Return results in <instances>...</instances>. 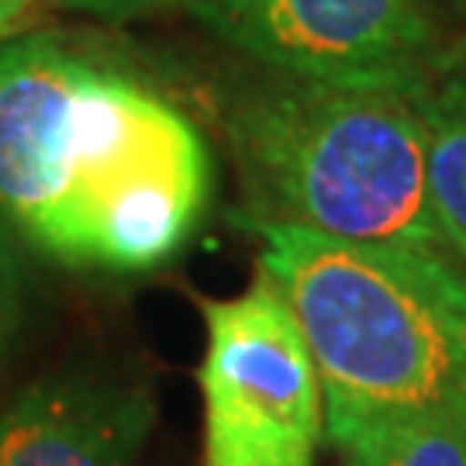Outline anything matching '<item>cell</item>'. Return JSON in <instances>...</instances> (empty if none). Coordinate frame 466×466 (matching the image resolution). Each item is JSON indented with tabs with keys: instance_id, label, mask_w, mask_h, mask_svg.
<instances>
[{
	"instance_id": "cell-1",
	"label": "cell",
	"mask_w": 466,
	"mask_h": 466,
	"mask_svg": "<svg viewBox=\"0 0 466 466\" xmlns=\"http://www.w3.org/2000/svg\"><path fill=\"white\" fill-rule=\"evenodd\" d=\"M198 125L135 73L49 35L0 46V218L69 267L180 256L211 204Z\"/></svg>"
},
{
	"instance_id": "cell-2",
	"label": "cell",
	"mask_w": 466,
	"mask_h": 466,
	"mask_svg": "<svg viewBox=\"0 0 466 466\" xmlns=\"http://www.w3.org/2000/svg\"><path fill=\"white\" fill-rule=\"evenodd\" d=\"M246 225L311 350L335 450L415 418H466V263L415 246Z\"/></svg>"
},
{
	"instance_id": "cell-3",
	"label": "cell",
	"mask_w": 466,
	"mask_h": 466,
	"mask_svg": "<svg viewBox=\"0 0 466 466\" xmlns=\"http://www.w3.org/2000/svg\"><path fill=\"white\" fill-rule=\"evenodd\" d=\"M425 80L329 84L267 73L238 86L221 128L249 208L242 221L460 259L429 198L418 115Z\"/></svg>"
},
{
	"instance_id": "cell-4",
	"label": "cell",
	"mask_w": 466,
	"mask_h": 466,
	"mask_svg": "<svg viewBox=\"0 0 466 466\" xmlns=\"http://www.w3.org/2000/svg\"><path fill=\"white\" fill-rule=\"evenodd\" d=\"M204 463L315 466L325 398L280 287L263 267L225 300H204Z\"/></svg>"
},
{
	"instance_id": "cell-5",
	"label": "cell",
	"mask_w": 466,
	"mask_h": 466,
	"mask_svg": "<svg viewBox=\"0 0 466 466\" xmlns=\"http://www.w3.org/2000/svg\"><path fill=\"white\" fill-rule=\"evenodd\" d=\"M208 32L269 73L329 84H418L432 73L429 0H194Z\"/></svg>"
},
{
	"instance_id": "cell-6",
	"label": "cell",
	"mask_w": 466,
	"mask_h": 466,
	"mask_svg": "<svg viewBox=\"0 0 466 466\" xmlns=\"http://www.w3.org/2000/svg\"><path fill=\"white\" fill-rule=\"evenodd\" d=\"M152 421L146 387L59 373L21 390L0 415V466H138Z\"/></svg>"
},
{
	"instance_id": "cell-7",
	"label": "cell",
	"mask_w": 466,
	"mask_h": 466,
	"mask_svg": "<svg viewBox=\"0 0 466 466\" xmlns=\"http://www.w3.org/2000/svg\"><path fill=\"white\" fill-rule=\"evenodd\" d=\"M418 115L425 125L429 198L435 218L466 263V84L432 73L418 86Z\"/></svg>"
},
{
	"instance_id": "cell-8",
	"label": "cell",
	"mask_w": 466,
	"mask_h": 466,
	"mask_svg": "<svg viewBox=\"0 0 466 466\" xmlns=\"http://www.w3.org/2000/svg\"><path fill=\"white\" fill-rule=\"evenodd\" d=\"M342 466H466V418L429 415L367 432L342 450Z\"/></svg>"
},
{
	"instance_id": "cell-9",
	"label": "cell",
	"mask_w": 466,
	"mask_h": 466,
	"mask_svg": "<svg viewBox=\"0 0 466 466\" xmlns=\"http://www.w3.org/2000/svg\"><path fill=\"white\" fill-rule=\"evenodd\" d=\"M63 7L84 11V15L111 17V21H125V17H142L167 11V7H180V4H194V0H59Z\"/></svg>"
},
{
	"instance_id": "cell-10",
	"label": "cell",
	"mask_w": 466,
	"mask_h": 466,
	"mask_svg": "<svg viewBox=\"0 0 466 466\" xmlns=\"http://www.w3.org/2000/svg\"><path fill=\"white\" fill-rule=\"evenodd\" d=\"M15 325V263L7 249V235L0 232V346L7 342Z\"/></svg>"
},
{
	"instance_id": "cell-11",
	"label": "cell",
	"mask_w": 466,
	"mask_h": 466,
	"mask_svg": "<svg viewBox=\"0 0 466 466\" xmlns=\"http://www.w3.org/2000/svg\"><path fill=\"white\" fill-rule=\"evenodd\" d=\"M432 73H442V76H452V80L466 84V35L452 38L450 46H439L432 59Z\"/></svg>"
},
{
	"instance_id": "cell-12",
	"label": "cell",
	"mask_w": 466,
	"mask_h": 466,
	"mask_svg": "<svg viewBox=\"0 0 466 466\" xmlns=\"http://www.w3.org/2000/svg\"><path fill=\"white\" fill-rule=\"evenodd\" d=\"M38 0H0V35H11L32 21Z\"/></svg>"
}]
</instances>
